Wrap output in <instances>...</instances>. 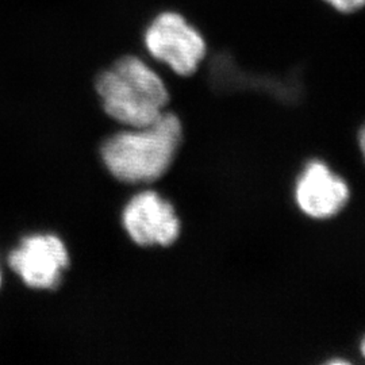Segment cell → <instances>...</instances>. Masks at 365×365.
Returning <instances> with one entry per match:
<instances>
[{
	"label": "cell",
	"instance_id": "obj_6",
	"mask_svg": "<svg viewBox=\"0 0 365 365\" xmlns=\"http://www.w3.org/2000/svg\"><path fill=\"white\" fill-rule=\"evenodd\" d=\"M298 209L312 220L336 217L351 199V188L339 175L321 160L309 161L294 187Z\"/></svg>",
	"mask_w": 365,
	"mask_h": 365
},
{
	"label": "cell",
	"instance_id": "obj_8",
	"mask_svg": "<svg viewBox=\"0 0 365 365\" xmlns=\"http://www.w3.org/2000/svg\"><path fill=\"white\" fill-rule=\"evenodd\" d=\"M357 141H359V148H360V152H361V155H363L365 163V125L361 128L360 133H359Z\"/></svg>",
	"mask_w": 365,
	"mask_h": 365
},
{
	"label": "cell",
	"instance_id": "obj_2",
	"mask_svg": "<svg viewBox=\"0 0 365 365\" xmlns=\"http://www.w3.org/2000/svg\"><path fill=\"white\" fill-rule=\"evenodd\" d=\"M182 138L180 119L165 111L150 125L111 135L102 146V158L106 168L120 182H156L170 170Z\"/></svg>",
	"mask_w": 365,
	"mask_h": 365
},
{
	"label": "cell",
	"instance_id": "obj_3",
	"mask_svg": "<svg viewBox=\"0 0 365 365\" xmlns=\"http://www.w3.org/2000/svg\"><path fill=\"white\" fill-rule=\"evenodd\" d=\"M145 56L180 78L195 75L209 54V39L182 10L164 7L152 14L141 29Z\"/></svg>",
	"mask_w": 365,
	"mask_h": 365
},
{
	"label": "cell",
	"instance_id": "obj_10",
	"mask_svg": "<svg viewBox=\"0 0 365 365\" xmlns=\"http://www.w3.org/2000/svg\"><path fill=\"white\" fill-rule=\"evenodd\" d=\"M0 286H1V274H0Z\"/></svg>",
	"mask_w": 365,
	"mask_h": 365
},
{
	"label": "cell",
	"instance_id": "obj_9",
	"mask_svg": "<svg viewBox=\"0 0 365 365\" xmlns=\"http://www.w3.org/2000/svg\"><path fill=\"white\" fill-rule=\"evenodd\" d=\"M360 351H361V354H363V357L365 359V337L361 341V345H360Z\"/></svg>",
	"mask_w": 365,
	"mask_h": 365
},
{
	"label": "cell",
	"instance_id": "obj_1",
	"mask_svg": "<svg viewBox=\"0 0 365 365\" xmlns=\"http://www.w3.org/2000/svg\"><path fill=\"white\" fill-rule=\"evenodd\" d=\"M95 90L108 117L128 128L153 123L170 103L165 80L149 58L126 53L105 68Z\"/></svg>",
	"mask_w": 365,
	"mask_h": 365
},
{
	"label": "cell",
	"instance_id": "obj_4",
	"mask_svg": "<svg viewBox=\"0 0 365 365\" xmlns=\"http://www.w3.org/2000/svg\"><path fill=\"white\" fill-rule=\"evenodd\" d=\"M9 265L27 287L54 289L69 265V253L57 235H27L9 255Z\"/></svg>",
	"mask_w": 365,
	"mask_h": 365
},
{
	"label": "cell",
	"instance_id": "obj_5",
	"mask_svg": "<svg viewBox=\"0 0 365 365\" xmlns=\"http://www.w3.org/2000/svg\"><path fill=\"white\" fill-rule=\"evenodd\" d=\"M131 240L141 247H168L180 235V220L172 203L155 191L133 196L122 214Z\"/></svg>",
	"mask_w": 365,
	"mask_h": 365
},
{
	"label": "cell",
	"instance_id": "obj_7",
	"mask_svg": "<svg viewBox=\"0 0 365 365\" xmlns=\"http://www.w3.org/2000/svg\"><path fill=\"white\" fill-rule=\"evenodd\" d=\"M331 13L354 16L365 11V0H319Z\"/></svg>",
	"mask_w": 365,
	"mask_h": 365
}]
</instances>
